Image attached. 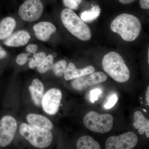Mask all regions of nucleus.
Wrapping results in <instances>:
<instances>
[{"mask_svg":"<svg viewBox=\"0 0 149 149\" xmlns=\"http://www.w3.org/2000/svg\"><path fill=\"white\" fill-rule=\"evenodd\" d=\"M146 101L147 102V105L149 106V86H148L147 88L146 93Z\"/></svg>","mask_w":149,"mask_h":149,"instance_id":"nucleus-30","label":"nucleus"},{"mask_svg":"<svg viewBox=\"0 0 149 149\" xmlns=\"http://www.w3.org/2000/svg\"><path fill=\"white\" fill-rule=\"evenodd\" d=\"M95 71V68L91 65L86 67L83 69H77L74 64L70 63L65 71V79L67 80L77 79L92 74Z\"/></svg>","mask_w":149,"mask_h":149,"instance_id":"nucleus-12","label":"nucleus"},{"mask_svg":"<svg viewBox=\"0 0 149 149\" xmlns=\"http://www.w3.org/2000/svg\"><path fill=\"white\" fill-rule=\"evenodd\" d=\"M36 37L42 41H47L52 34L56 32L55 26L51 22H41L33 27Z\"/></svg>","mask_w":149,"mask_h":149,"instance_id":"nucleus-11","label":"nucleus"},{"mask_svg":"<svg viewBox=\"0 0 149 149\" xmlns=\"http://www.w3.org/2000/svg\"><path fill=\"white\" fill-rule=\"evenodd\" d=\"M102 65L104 71L116 82L125 83L130 79L129 68L122 56L116 52H110L105 55Z\"/></svg>","mask_w":149,"mask_h":149,"instance_id":"nucleus-2","label":"nucleus"},{"mask_svg":"<svg viewBox=\"0 0 149 149\" xmlns=\"http://www.w3.org/2000/svg\"><path fill=\"white\" fill-rule=\"evenodd\" d=\"M135 1L136 0H118V1L121 3L125 5L130 4L132 3Z\"/></svg>","mask_w":149,"mask_h":149,"instance_id":"nucleus-29","label":"nucleus"},{"mask_svg":"<svg viewBox=\"0 0 149 149\" xmlns=\"http://www.w3.org/2000/svg\"><path fill=\"white\" fill-rule=\"evenodd\" d=\"M29 89L34 102L36 105L40 106L44 96V86L42 83L38 79H35Z\"/></svg>","mask_w":149,"mask_h":149,"instance_id":"nucleus-15","label":"nucleus"},{"mask_svg":"<svg viewBox=\"0 0 149 149\" xmlns=\"http://www.w3.org/2000/svg\"><path fill=\"white\" fill-rule=\"evenodd\" d=\"M30 39V35L24 30L18 31L10 36L5 41L6 45L11 47H18L27 45Z\"/></svg>","mask_w":149,"mask_h":149,"instance_id":"nucleus-13","label":"nucleus"},{"mask_svg":"<svg viewBox=\"0 0 149 149\" xmlns=\"http://www.w3.org/2000/svg\"><path fill=\"white\" fill-rule=\"evenodd\" d=\"M78 149H100V144L94 139L88 136L80 137L77 141L76 145Z\"/></svg>","mask_w":149,"mask_h":149,"instance_id":"nucleus-18","label":"nucleus"},{"mask_svg":"<svg viewBox=\"0 0 149 149\" xmlns=\"http://www.w3.org/2000/svg\"><path fill=\"white\" fill-rule=\"evenodd\" d=\"M62 93L59 89L52 88L44 95L42 102L43 110L48 114L54 115L58 111L62 99Z\"/></svg>","mask_w":149,"mask_h":149,"instance_id":"nucleus-9","label":"nucleus"},{"mask_svg":"<svg viewBox=\"0 0 149 149\" xmlns=\"http://www.w3.org/2000/svg\"><path fill=\"white\" fill-rule=\"evenodd\" d=\"M46 57V54L43 52L34 54L33 57L29 59V65L32 69L37 67Z\"/></svg>","mask_w":149,"mask_h":149,"instance_id":"nucleus-21","label":"nucleus"},{"mask_svg":"<svg viewBox=\"0 0 149 149\" xmlns=\"http://www.w3.org/2000/svg\"><path fill=\"white\" fill-rule=\"evenodd\" d=\"M5 54V51L0 46V58H2Z\"/></svg>","mask_w":149,"mask_h":149,"instance_id":"nucleus-31","label":"nucleus"},{"mask_svg":"<svg viewBox=\"0 0 149 149\" xmlns=\"http://www.w3.org/2000/svg\"><path fill=\"white\" fill-rule=\"evenodd\" d=\"M118 100V97L117 95L115 94H113L109 97V98L108 100V101L104 106V107L106 109L111 108L116 103Z\"/></svg>","mask_w":149,"mask_h":149,"instance_id":"nucleus-24","label":"nucleus"},{"mask_svg":"<svg viewBox=\"0 0 149 149\" xmlns=\"http://www.w3.org/2000/svg\"><path fill=\"white\" fill-rule=\"evenodd\" d=\"M110 28L126 42H133L139 37L142 29L141 20L130 14L123 13L112 22Z\"/></svg>","mask_w":149,"mask_h":149,"instance_id":"nucleus-1","label":"nucleus"},{"mask_svg":"<svg viewBox=\"0 0 149 149\" xmlns=\"http://www.w3.org/2000/svg\"><path fill=\"white\" fill-rule=\"evenodd\" d=\"M30 54H21L17 56L16 58V62L19 65H24L27 63L28 60V56Z\"/></svg>","mask_w":149,"mask_h":149,"instance_id":"nucleus-25","label":"nucleus"},{"mask_svg":"<svg viewBox=\"0 0 149 149\" xmlns=\"http://www.w3.org/2000/svg\"><path fill=\"white\" fill-rule=\"evenodd\" d=\"M133 126L138 130L141 135L146 133V136L149 138V120L147 119L141 111H137L134 113Z\"/></svg>","mask_w":149,"mask_h":149,"instance_id":"nucleus-14","label":"nucleus"},{"mask_svg":"<svg viewBox=\"0 0 149 149\" xmlns=\"http://www.w3.org/2000/svg\"><path fill=\"white\" fill-rule=\"evenodd\" d=\"M138 139L135 133L128 132L118 136H111L105 143L106 149H132L138 143Z\"/></svg>","mask_w":149,"mask_h":149,"instance_id":"nucleus-7","label":"nucleus"},{"mask_svg":"<svg viewBox=\"0 0 149 149\" xmlns=\"http://www.w3.org/2000/svg\"><path fill=\"white\" fill-rule=\"evenodd\" d=\"M44 6L40 0H26L19 9V16L25 21L38 20L42 13Z\"/></svg>","mask_w":149,"mask_h":149,"instance_id":"nucleus-6","label":"nucleus"},{"mask_svg":"<svg viewBox=\"0 0 149 149\" xmlns=\"http://www.w3.org/2000/svg\"><path fill=\"white\" fill-rule=\"evenodd\" d=\"M54 57L52 55L46 57L41 63L37 67V70L40 73H45L52 69L53 65Z\"/></svg>","mask_w":149,"mask_h":149,"instance_id":"nucleus-20","label":"nucleus"},{"mask_svg":"<svg viewBox=\"0 0 149 149\" xmlns=\"http://www.w3.org/2000/svg\"><path fill=\"white\" fill-rule=\"evenodd\" d=\"M140 5L141 8L143 9L149 8V0H140Z\"/></svg>","mask_w":149,"mask_h":149,"instance_id":"nucleus-28","label":"nucleus"},{"mask_svg":"<svg viewBox=\"0 0 149 149\" xmlns=\"http://www.w3.org/2000/svg\"><path fill=\"white\" fill-rule=\"evenodd\" d=\"M61 17L65 27L72 35L82 41L91 40L92 32L90 27L72 10L64 9Z\"/></svg>","mask_w":149,"mask_h":149,"instance_id":"nucleus-3","label":"nucleus"},{"mask_svg":"<svg viewBox=\"0 0 149 149\" xmlns=\"http://www.w3.org/2000/svg\"><path fill=\"white\" fill-rule=\"evenodd\" d=\"M148 63H149V49L148 50Z\"/></svg>","mask_w":149,"mask_h":149,"instance_id":"nucleus-32","label":"nucleus"},{"mask_svg":"<svg viewBox=\"0 0 149 149\" xmlns=\"http://www.w3.org/2000/svg\"><path fill=\"white\" fill-rule=\"evenodd\" d=\"M38 47L35 44H31L28 45L26 47V50L29 54H35L37 52Z\"/></svg>","mask_w":149,"mask_h":149,"instance_id":"nucleus-27","label":"nucleus"},{"mask_svg":"<svg viewBox=\"0 0 149 149\" xmlns=\"http://www.w3.org/2000/svg\"><path fill=\"white\" fill-rule=\"evenodd\" d=\"M85 127L93 132L105 133L109 132L113 126V118L109 113L100 114L95 111L88 112L83 119Z\"/></svg>","mask_w":149,"mask_h":149,"instance_id":"nucleus-5","label":"nucleus"},{"mask_svg":"<svg viewBox=\"0 0 149 149\" xmlns=\"http://www.w3.org/2000/svg\"><path fill=\"white\" fill-rule=\"evenodd\" d=\"M19 133L33 146L45 148L52 143L53 136L50 130L40 128L26 123H22L19 128Z\"/></svg>","mask_w":149,"mask_h":149,"instance_id":"nucleus-4","label":"nucleus"},{"mask_svg":"<svg viewBox=\"0 0 149 149\" xmlns=\"http://www.w3.org/2000/svg\"><path fill=\"white\" fill-rule=\"evenodd\" d=\"M17 123L15 118L10 116L0 120V146H7L13 141L16 133Z\"/></svg>","mask_w":149,"mask_h":149,"instance_id":"nucleus-8","label":"nucleus"},{"mask_svg":"<svg viewBox=\"0 0 149 149\" xmlns=\"http://www.w3.org/2000/svg\"><path fill=\"white\" fill-rule=\"evenodd\" d=\"M101 13V8L98 6H92V8L88 10L84 11L80 14V18L86 22H92L97 19Z\"/></svg>","mask_w":149,"mask_h":149,"instance_id":"nucleus-19","label":"nucleus"},{"mask_svg":"<svg viewBox=\"0 0 149 149\" xmlns=\"http://www.w3.org/2000/svg\"><path fill=\"white\" fill-rule=\"evenodd\" d=\"M101 90L100 89H95L92 90L90 93L91 100L92 102L94 103L96 101L98 100L99 96L101 94Z\"/></svg>","mask_w":149,"mask_h":149,"instance_id":"nucleus-26","label":"nucleus"},{"mask_svg":"<svg viewBox=\"0 0 149 149\" xmlns=\"http://www.w3.org/2000/svg\"><path fill=\"white\" fill-rule=\"evenodd\" d=\"M107 79V76L104 72H94L89 75L74 79L71 83V85L74 90L82 91L89 86L103 83Z\"/></svg>","mask_w":149,"mask_h":149,"instance_id":"nucleus-10","label":"nucleus"},{"mask_svg":"<svg viewBox=\"0 0 149 149\" xmlns=\"http://www.w3.org/2000/svg\"><path fill=\"white\" fill-rule=\"evenodd\" d=\"M81 1L82 0H63V3L68 8L76 10L78 8Z\"/></svg>","mask_w":149,"mask_h":149,"instance_id":"nucleus-23","label":"nucleus"},{"mask_svg":"<svg viewBox=\"0 0 149 149\" xmlns=\"http://www.w3.org/2000/svg\"><path fill=\"white\" fill-rule=\"evenodd\" d=\"M15 19L12 17H7L0 22V40L8 38L11 35L16 27Z\"/></svg>","mask_w":149,"mask_h":149,"instance_id":"nucleus-17","label":"nucleus"},{"mask_svg":"<svg viewBox=\"0 0 149 149\" xmlns=\"http://www.w3.org/2000/svg\"><path fill=\"white\" fill-rule=\"evenodd\" d=\"M66 67V62L64 60H61L53 64L52 69L56 75L58 77H61L64 73Z\"/></svg>","mask_w":149,"mask_h":149,"instance_id":"nucleus-22","label":"nucleus"},{"mask_svg":"<svg viewBox=\"0 0 149 149\" xmlns=\"http://www.w3.org/2000/svg\"><path fill=\"white\" fill-rule=\"evenodd\" d=\"M27 122L30 125L51 130L53 128V124L45 116L40 115L31 113L27 116Z\"/></svg>","mask_w":149,"mask_h":149,"instance_id":"nucleus-16","label":"nucleus"}]
</instances>
